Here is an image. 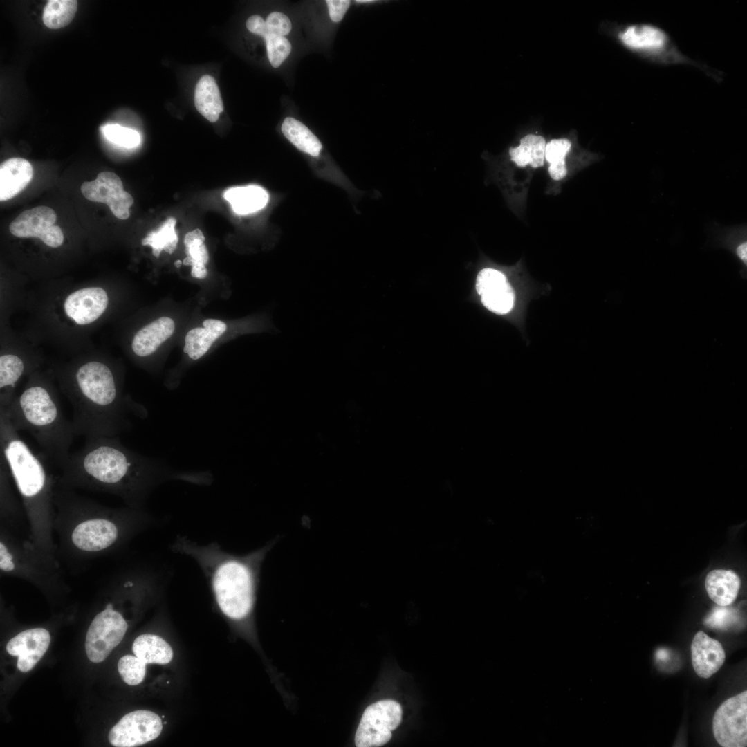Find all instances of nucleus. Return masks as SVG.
I'll use <instances>...</instances> for the list:
<instances>
[{
  "label": "nucleus",
  "instance_id": "f257e3e1",
  "mask_svg": "<svg viewBox=\"0 0 747 747\" xmlns=\"http://www.w3.org/2000/svg\"><path fill=\"white\" fill-rule=\"evenodd\" d=\"M61 470L62 486L116 494L134 507L166 481L203 484L210 478L208 472L175 471L157 459L126 448L118 436L86 439L80 450L71 453Z\"/></svg>",
  "mask_w": 747,
  "mask_h": 747
},
{
  "label": "nucleus",
  "instance_id": "f03ea898",
  "mask_svg": "<svg viewBox=\"0 0 747 747\" xmlns=\"http://www.w3.org/2000/svg\"><path fill=\"white\" fill-rule=\"evenodd\" d=\"M277 541L275 538L255 551L239 555L224 551L216 542L202 545L178 535L170 548L198 564L223 614L232 620L241 621L252 612L262 564Z\"/></svg>",
  "mask_w": 747,
  "mask_h": 747
},
{
  "label": "nucleus",
  "instance_id": "7ed1b4c3",
  "mask_svg": "<svg viewBox=\"0 0 747 747\" xmlns=\"http://www.w3.org/2000/svg\"><path fill=\"white\" fill-rule=\"evenodd\" d=\"M72 381L64 392L73 408L71 421L77 436L86 439L118 436L131 427V414L147 416L142 405L122 396L109 364L95 360L79 364Z\"/></svg>",
  "mask_w": 747,
  "mask_h": 747
},
{
  "label": "nucleus",
  "instance_id": "20e7f679",
  "mask_svg": "<svg viewBox=\"0 0 747 747\" xmlns=\"http://www.w3.org/2000/svg\"><path fill=\"white\" fill-rule=\"evenodd\" d=\"M34 381L8 407L2 408L13 427L19 432H28L46 461L61 469L71 454L69 450L77 435L53 389L48 385Z\"/></svg>",
  "mask_w": 747,
  "mask_h": 747
},
{
  "label": "nucleus",
  "instance_id": "39448f33",
  "mask_svg": "<svg viewBox=\"0 0 747 747\" xmlns=\"http://www.w3.org/2000/svg\"><path fill=\"white\" fill-rule=\"evenodd\" d=\"M0 445L1 454L7 462L27 510L31 513L48 512L54 501V491L48 468L21 439L2 407Z\"/></svg>",
  "mask_w": 747,
  "mask_h": 747
},
{
  "label": "nucleus",
  "instance_id": "423d86ee",
  "mask_svg": "<svg viewBox=\"0 0 747 747\" xmlns=\"http://www.w3.org/2000/svg\"><path fill=\"white\" fill-rule=\"evenodd\" d=\"M618 41L633 55L647 63L661 66L674 65L697 68L717 82L723 80V73L684 54L667 31L649 22L629 24L620 28Z\"/></svg>",
  "mask_w": 747,
  "mask_h": 747
},
{
  "label": "nucleus",
  "instance_id": "0eeeda50",
  "mask_svg": "<svg viewBox=\"0 0 747 747\" xmlns=\"http://www.w3.org/2000/svg\"><path fill=\"white\" fill-rule=\"evenodd\" d=\"M400 705L391 699L377 701L363 712L355 735L357 747H378L387 744L400 723Z\"/></svg>",
  "mask_w": 747,
  "mask_h": 747
},
{
  "label": "nucleus",
  "instance_id": "6e6552de",
  "mask_svg": "<svg viewBox=\"0 0 747 747\" xmlns=\"http://www.w3.org/2000/svg\"><path fill=\"white\" fill-rule=\"evenodd\" d=\"M128 624L111 604L98 613L92 620L86 636L85 650L90 661H104L123 639Z\"/></svg>",
  "mask_w": 747,
  "mask_h": 747
},
{
  "label": "nucleus",
  "instance_id": "1a4fd4ad",
  "mask_svg": "<svg viewBox=\"0 0 747 747\" xmlns=\"http://www.w3.org/2000/svg\"><path fill=\"white\" fill-rule=\"evenodd\" d=\"M712 730L723 747H744L747 744V691L726 700L716 710Z\"/></svg>",
  "mask_w": 747,
  "mask_h": 747
},
{
  "label": "nucleus",
  "instance_id": "9d476101",
  "mask_svg": "<svg viewBox=\"0 0 747 747\" xmlns=\"http://www.w3.org/2000/svg\"><path fill=\"white\" fill-rule=\"evenodd\" d=\"M163 730L160 717L152 711L131 712L113 726L108 735L115 747H133L156 739Z\"/></svg>",
  "mask_w": 747,
  "mask_h": 747
},
{
  "label": "nucleus",
  "instance_id": "9b49d317",
  "mask_svg": "<svg viewBox=\"0 0 747 747\" xmlns=\"http://www.w3.org/2000/svg\"><path fill=\"white\" fill-rule=\"evenodd\" d=\"M55 212L47 206H38L24 210L10 224L9 230L19 238H39L46 245L57 248L64 241L61 228L54 225Z\"/></svg>",
  "mask_w": 747,
  "mask_h": 747
},
{
  "label": "nucleus",
  "instance_id": "f8f14e48",
  "mask_svg": "<svg viewBox=\"0 0 747 747\" xmlns=\"http://www.w3.org/2000/svg\"><path fill=\"white\" fill-rule=\"evenodd\" d=\"M89 201L107 204L113 214L119 219L129 217V208L133 203L132 196L124 190L120 177L108 171L100 172L91 181L84 182L80 187Z\"/></svg>",
  "mask_w": 747,
  "mask_h": 747
},
{
  "label": "nucleus",
  "instance_id": "ddd939ff",
  "mask_svg": "<svg viewBox=\"0 0 747 747\" xmlns=\"http://www.w3.org/2000/svg\"><path fill=\"white\" fill-rule=\"evenodd\" d=\"M119 536L120 528L115 522L105 517H92L75 526L71 540L81 551L97 552L113 545Z\"/></svg>",
  "mask_w": 747,
  "mask_h": 747
},
{
  "label": "nucleus",
  "instance_id": "4468645a",
  "mask_svg": "<svg viewBox=\"0 0 747 747\" xmlns=\"http://www.w3.org/2000/svg\"><path fill=\"white\" fill-rule=\"evenodd\" d=\"M476 288L488 310L505 314L513 308L514 292L501 272L490 268L482 269L477 277Z\"/></svg>",
  "mask_w": 747,
  "mask_h": 747
},
{
  "label": "nucleus",
  "instance_id": "2eb2a0df",
  "mask_svg": "<svg viewBox=\"0 0 747 747\" xmlns=\"http://www.w3.org/2000/svg\"><path fill=\"white\" fill-rule=\"evenodd\" d=\"M50 642L49 631L44 628L23 631L10 639L6 650L17 656V668L22 672L31 670L46 652Z\"/></svg>",
  "mask_w": 747,
  "mask_h": 747
},
{
  "label": "nucleus",
  "instance_id": "dca6fc26",
  "mask_svg": "<svg viewBox=\"0 0 747 747\" xmlns=\"http://www.w3.org/2000/svg\"><path fill=\"white\" fill-rule=\"evenodd\" d=\"M108 296L100 287H88L74 291L65 299L68 317L77 324H89L98 319L108 305Z\"/></svg>",
  "mask_w": 747,
  "mask_h": 747
},
{
  "label": "nucleus",
  "instance_id": "f3484780",
  "mask_svg": "<svg viewBox=\"0 0 747 747\" xmlns=\"http://www.w3.org/2000/svg\"><path fill=\"white\" fill-rule=\"evenodd\" d=\"M693 668L697 674L708 679L716 673L725 661L726 654L721 644L700 631L691 645Z\"/></svg>",
  "mask_w": 747,
  "mask_h": 747
},
{
  "label": "nucleus",
  "instance_id": "a211bd4d",
  "mask_svg": "<svg viewBox=\"0 0 747 747\" xmlns=\"http://www.w3.org/2000/svg\"><path fill=\"white\" fill-rule=\"evenodd\" d=\"M713 245L730 252L739 264L740 274L746 277L747 226L746 224L722 226L717 223L710 225Z\"/></svg>",
  "mask_w": 747,
  "mask_h": 747
},
{
  "label": "nucleus",
  "instance_id": "6ab92c4d",
  "mask_svg": "<svg viewBox=\"0 0 747 747\" xmlns=\"http://www.w3.org/2000/svg\"><path fill=\"white\" fill-rule=\"evenodd\" d=\"M174 329V322L169 317H160L150 322L134 335L131 343L133 353L140 358L151 356L172 335Z\"/></svg>",
  "mask_w": 747,
  "mask_h": 747
},
{
  "label": "nucleus",
  "instance_id": "aec40b11",
  "mask_svg": "<svg viewBox=\"0 0 747 747\" xmlns=\"http://www.w3.org/2000/svg\"><path fill=\"white\" fill-rule=\"evenodd\" d=\"M33 174L31 164L22 158H11L0 165V200L10 199L30 182Z\"/></svg>",
  "mask_w": 747,
  "mask_h": 747
},
{
  "label": "nucleus",
  "instance_id": "412c9836",
  "mask_svg": "<svg viewBox=\"0 0 747 747\" xmlns=\"http://www.w3.org/2000/svg\"><path fill=\"white\" fill-rule=\"evenodd\" d=\"M203 327L191 329L185 335L183 351L190 359L197 360L210 349L213 342L222 335L227 325L221 320L207 319L203 322Z\"/></svg>",
  "mask_w": 747,
  "mask_h": 747
},
{
  "label": "nucleus",
  "instance_id": "4be33fe9",
  "mask_svg": "<svg viewBox=\"0 0 747 747\" xmlns=\"http://www.w3.org/2000/svg\"><path fill=\"white\" fill-rule=\"evenodd\" d=\"M705 586L709 597L719 606H728L736 599L740 579L732 571L713 570L706 577Z\"/></svg>",
  "mask_w": 747,
  "mask_h": 747
},
{
  "label": "nucleus",
  "instance_id": "5701e85b",
  "mask_svg": "<svg viewBox=\"0 0 747 747\" xmlns=\"http://www.w3.org/2000/svg\"><path fill=\"white\" fill-rule=\"evenodd\" d=\"M233 211L240 215L257 212L264 208L268 201V194L258 185L233 187L223 194Z\"/></svg>",
  "mask_w": 747,
  "mask_h": 747
},
{
  "label": "nucleus",
  "instance_id": "b1692460",
  "mask_svg": "<svg viewBox=\"0 0 747 747\" xmlns=\"http://www.w3.org/2000/svg\"><path fill=\"white\" fill-rule=\"evenodd\" d=\"M194 104L197 111L211 122H216L223 111V101L214 78L202 76L194 91Z\"/></svg>",
  "mask_w": 747,
  "mask_h": 747
},
{
  "label": "nucleus",
  "instance_id": "393cba45",
  "mask_svg": "<svg viewBox=\"0 0 747 747\" xmlns=\"http://www.w3.org/2000/svg\"><path fill=\"white\" fill-rule=\"evenodd\" d=\"M132 651L146 664L166 665L174 656L170 645L160 636L151 634L138 636L133 643Z\"/></svg>",
  "mask_w": 747,
  "mask_h": 747
},
{
  "label": "nucleus",
  "instance_id": "a878e982",
  "mask_svg": "<svg viewBox=\"0 0 747 747\" xmlns=\"http://www.w3.org/2000/svg\"><path fill=\"white\" fill-rule=\"evenodd\" d=\"M204 241L205 237L200 229L188 232L184 238L187 256L183 264L192 266L191 275L198 279H203L208 275L205 264L209 261V255Z\"/></svg>",
  "mask_w": 747,
  "mask_h": 747
},
{
  "label": "nucleus",
  "instance_id": "bb28decb",
  "mask_svg": "<svg viewBox=\"0 0 747 747\" xmlns=\"http://www.w3.org/2000/svg\"><path fill=\"white\" fill-rule=\"evenodd\" d=\"M281 129L285 137L297 149L312 156H319L322 148L320 141L301 122L291 117L286 118Z\"/></svg>",
  "mask_w": 747,
  "mask_h": 747
},
{
  "label": "nucleus",
  "instance_id": "cd10ccee",
  "mask_svg": "<svg viewBox=\"0 0 747 747\" xmlns=\"http://www.w3.org/2000/svg\"><path fill=\"white\" fill-rule=\"evenodd\" d=\"M546 143L540 136L529 134L522 138L520 145L510 149L511 160L519 167L530 165L534 168L544 164Z\"/></svg>",
  "mask_w": 747,
  "mask_h": 747
},
{
  "label": "nucleus",
  "instance_id": "c85d7f7f",
  "mask_svg": "<svg viewBox=\"0 0 747 747\" xmlns=\"http://www.w3.org/2000/svg\"><path fill=\"white\" fill-rule=\"evenodd\" d=\"M176 223L175 218H168L157 230L149 232L142 240V244L151 246L156 257L160 256L163 250L167 253H173L178 241L175 230Z\"/></svg>",
  "mask_w": 747,
  "mask_h": 747
},
{
  "label": "nucleus",
  "instance_id": "c756f323",
  "mask_svg": "<svg viewBox=\"0 0 747 747\" xmlns=\"http://www.w3.org/2000/svg\"><path fill=\"white\" fill-rule=\"evenodd\" d=\"M77 8L75 0H50L44 9L43 21L49 28L64 27L73 20Z\"/></svg>",
  "mask_w": 747,
  "mask_h": 747
},
{
  "label": "nucleus",
  "instance_id": "7c9ffc66",
  "mask_svg": "<svg viewBox=\"0 0 747 747\" xmlns=\"http://www.w3.org/2000/svg\"><path fill=\"white\" fill-rule=\"evenodd\" d=\"M570 149L571 142L564 138L552 140L546 145L544 158L550 163L548 172L553 180H561L566 176L564 158Z\"/></svg>",
  "mask_w": 747,
  "mask_h": 747
},
{
  "label": "nucleus",
  "instance_id": "2f4dec72",
  "mask_svg": "<svg viewBox=\"0 0 747 747\" xmlns=\"http://www.w3.org/2000/svg\"><path fill=\"white\" fill-rule=\"evenodd\" d=\"M146 665L135 655H125L118 661V670L124 683L129 685H137L145 679Z\"/></svg>",
  "mask_w": 747,
  "mask_h": 747
},
{
  "label": "nucleus",
  "instance_id": "473e14b6",
  "mask_svg": "<svg viewBox=\"0 0 747 747\" xmlns=\"http://www.w3.org/2000/svg\"><path fill=\"white\" fill-rule=\"evenodd\" d=\"M104 137L111 142L126 148H133L140 142L139 133L118 124H107L101 127Z\"/></svg>",
  "mask_w": 747,
  "mask_h": 747
},
{
  "label": "nucleus",
  "instance_id": "72a5a7b5",
  "mask_svg": "<svg viewBox=\"0 0 747 747\" xmlns=\"http://www.w3.org/2000/svg\"><path fill=\"white\" fill-rule=\"evenodd\" d=\"M739 615L737 609L727 606L714 607L706 616L704 624L712 629L725 630L739 622Z\"/></svg>",
  "mask_w": 747,
  "mask_h": 747
},
{
  "label": "nucleus",
  "instance_id": "f704fd0d",
  "mask_svg": "<svg viewBox=\"0 0 747 747\" xmlns=\"http://www.w3.org/2000/svg\"><path fill=\"white\" fill-rule=\"evenodd\" d=\"M264 39L269 62L273 67L278 68L289 55L291 44L285 37L270 33Z\"/></svg>",
  "mask_w": 747,
  "mask_h": 747
},
{
  "label": "nucleus",
  "instance_id": "c9c22d12",
  "mask_svg": "<svg viewBox=\"0 0 747 747\" xmlns=\"http://www.w3.org/2000/svg\"><path fill=\"white\" fill-rule=\"evenodd\" d=\"M266 24L268 33L283 37L288 35L292 28L289 18L279 12L269 14Z\"/></svg>",
  "mask_w": 747,
  "mask_h": 747
},
{
  "label": "nucleus",
  "instance_id": "e433bc0d",
  "mask_svg": "<svg viewBox=\"0 0 747 747\" xmlns=\"http://www.w3.org/2000/svg\"><path fill=\"white\" fill-rule=\"evenodd\" d=\"M326 3L328 6L331 19L337 23L344 17L351 1L348 0H327Z\"/></svg>",
  "mask_w": 747,
  "mask_h": 747
},
{
  "label": "nucleus",
  "instance_id": "4c0bfd02",
  "mask_svg": "<svg viewBox=\"0 0 747 747\" xmlns=\"http://www.w3.org/2000/svg\"><path fill=\"white\" fill-rule=\"evenodd\" d=\"M246 27L250 32L264 38L268 34L266 21L258 15H252L247 19Z\"/></svg>",
  "mask_w": 747,
  "mask_h": 747
},
{
  "label": "nucleus",
  "instance_id": "58836bf2",
  "mask_svg": "<svg viewBox=\"0 0 747 747\" xmlns=\"http://www.w3.org/2000/svg\"><path fill=\"white\" fill-rule=\"evenodd\" d=\"M14 556L10 552L6 545L0 542V569L3 572H11L15 568Z\"/></svg>",
  "mask_w": 747,
  "mask_h": 747
},
{
  "label": "nucleus",
  "instance_id": "ea45409f",
  "mask_svg": "<svg viewBox=\"0 0 747 747\" xmlns=\"http://www.w3.org/2000/svg\"><path fill=\"white\" fill-rule=\"evenodd\" d=\"M656 658L660 661H665L668 656V652L666 649H658L656 652Z\"/></svg>",
  "mask_w": 747,
  "mask_h": 747
},
{
  "label": "nucleus",
  "instance_id": "a19ab883",
  "mask_svg": "<svg viewBox=\"0 0 747 747\" xmlns=\"http://www.w3.org/2000/svg\"><path fill=\"white\" fill-rule=\"evenodd\" d=\"M181 264H182V262H181V260H177V261H175V263H174V264H175V266H176V267H177V268H179V267H181Z\"/></svg>",
  "mask_w": 747,
  "mask_h": 747
}]
</instances>
